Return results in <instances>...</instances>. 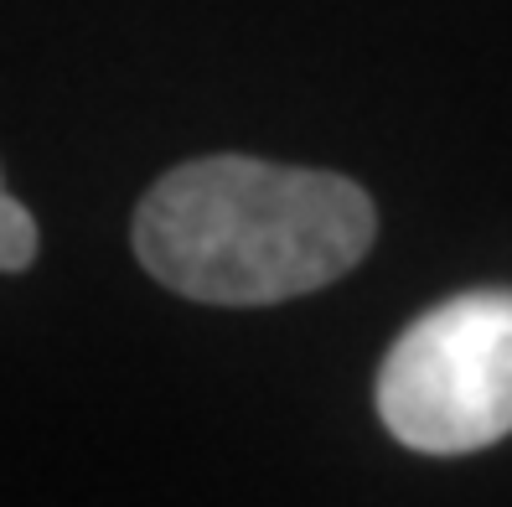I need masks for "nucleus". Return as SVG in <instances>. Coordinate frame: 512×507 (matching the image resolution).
<instances>
[{"instance_id": "1", "label": "nucleus", "mask_w": 512, "mask_h": 507, "mask_svg": "<svg viewBox=\"0 0 512 507\" xmlns=\"http://www.w3.org/2000/svg\"><path fill=\"white\" fill-rule=\"evenodd\" d=\"M373 233V197L337 171L197 156L145 192L135 254L187 301L275 306L342 280Z\"/></svg>"}, {"instance_id": "2", "label": "nucleus", "mask_w": 512, "mask_h": 507, "mask_svg": "<svg viewBox=\"0 0 512 507\" xmlns=\"http://www.w3.org/2000/svg\"><path fill=\"white\" fill-rule=\"evenodd\" d=\"M378 414L419 456L512 435V290H461L409 321L378 368Z\"/></svg>"}, {"instance_id": "3", "label": "nucleus", "mask_w": 512, "mask_h": 507, "mask_svg": "<svg viewBox=\"0 0 512 507\" xmlns=\"http://www.w3.org/2000/svg\"><path fill=\"white\" fill-rule=\"evenodd\" d=\"M32 259H37V223H32V213H26V207L6 192V182H0V270L21 275Z\"/></svg>"}]
</instances>
